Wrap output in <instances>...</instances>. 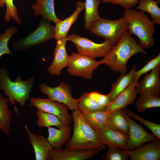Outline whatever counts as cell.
Returning a JSON list of instances; mask_svg holds the SVG:
<instances>
[{
  "label": "cell",
  "instance_id": "484cf974",
  "mask_svg": "<svg viewBox=\"0 0 160 160\" xmlns=\"http://www.w3.org/2000/svg\"><path fill=\"white\" fill-rule=\"evenodd\" d=\"M109 113L104 110L92 112H81L82 115L86 121L97 131L105 124Z\"/></svg>",
  "mask_w": 160,
  "mask_h": 160
},
{
  "label": "cell",
  "instance_id": "3957f363",
  "mask_svg": "<svg viewBox=\"0 0 160 160\" xmlns=\"http://www.w3.org/2000/svg\"><path fill=\"white\" fill-rule=\"evenodd\" d=\"M71 115L74 127L72 137L65 148L74 149H104L105 145L100 142L97 131L94 130L86 121L78 108Z\"/></svg>",
  "mask_w": 160,
  "mask_h": 160
},
{
  "label": "cell",
  "instance_id": "d590c367",
  "mask_svg": "<svg viewBox=\"0 0 160 160\" xmlns=\"http://www.w3.org/2000/svg\"><path fill=\"white\" fill-rule=\"evenodd\" d=\"M89 96L102 109H104L110 103V99L108 94H102L98 92L93 91L89 92Z\"/></svg>",
  "mask_w": 160,
  "mask_h": 160
},
{
  "label": "cell",
  "instance_id": "4316f807",
  "mask_svg": "<svg viewBox=\"0 0 160 160\" xmlns=\"http://www.w3.org/2000/svg\"><path fill=\"white\" fill-rule=\"evenodd\" d=\"M37 117V124L39 128L46 127L47 128L54 126L60 128L66 125L56 115L39 110L36 112Z\"/></svg>",
  "mask_w": 160,
  "mask_h": 160
},
{
  "label": "cell",
  "instance_id": "2e32d148",
  "mask_svg": "<svg viewBox=\"0 0 160 160\" xmlns=\"http://www.w3.org/2000/svg\"><path fill=\"white\" fill-rule=\"evenodd\" d=\"M138 80V79H135L129 85L105 107L104 110L110 113L116 109H121L126 107L128 105L133 104L138 94L136 87Z\"/></svg>",
  "mask_w": 160,
  "mask_h": 160
},
{
  "label": "cell",
  "instance_id": "44dd1931",
  "mask_svg": "<svg viewBox=\"0 0 160 160\" xmlns=\"http://www.w3.org/2000/svg\"><path fill=\"white\" fill-rule=\"evenodd\" d=\"M55 0H36L31 6L33 15L35 17L39 15L55 23L60 20L57 16L54 8Z\"/></svg>",
  "mask_w": 160,
  "mask_h": 160
},
{
  "label": "cell",
  "instance_id": "7402d4cb",
  "mask_svg": "<svg viewBox=\"0 0 160 160\" xmlns=\"http://www.w3.org/2000/svg\"><path fill=\"white\" fill-rule=\"evenodd\" d=\"M136 71V65H134L128 73L121 74L120 76L112 83L111 91L108 94L110 103L113 101L135 80V73Z\"/></svg>",
  "mask_w": 160,
  "mask_h": 160
},
{
  "label": "cell",
  "instance_id": "7a4b0ae2",
  "mask_svg": "<svg viewBox=\"0 0 160 160\" xmlns=\"http://www.w3.org/2000/svg\"><path fill=\"white\" fill-rule=\"evenodd\" d=\"M35 81L33 76L23 80L19 75L14 81H12L7 68L4 67L0 68V90L3 91V94L7 97L9 102L13 105L15 112L18 116V111L15 102L21 107L25 106L26 101L31 98L30 95Z\"/></svg>",
  "mask_w": 160,
  "mask_h": 160
},
{
  "label": "cell",
  "instance_id": "6da1fadb",
  "mask_svg": "<svg viewBox=\"0 0 160 160\" xmlns=\"http://www.w3.org/2000/svg\"><path fill=\"white\" fill-rule=\"evenodd\" d=\"M147 52L137 43L136 39L127 32L111 51L101 60L100 65L104 64L114 72L123 74L127 73V64L135 54Z\"/></svg>",
  "mask_w": 160,
  "mask_h": 160
},
{
  "label": "cell",
  "instance_id": "74e56055",
  "mask_svg": "<svg viewBox=\"0 0 160 160\" xmlns=\"http://www.w3.org/2000/svg\"><path fill=\"white\" fill-rule=\"evenodd\" d=\"M157 1L160 4V0H157Z\"/></svg>",
  "mask_w": 160,
  "mask_h": 160
},
{
  "label": "cell",
  "instance_id": "5b68a950",
  "mask_svg": "<svg viewBox=\"0 0 160 160\" xmlns=\"http://www.w3.org/2000/svg\"><path fill=\"white\" fill-rule=\"evenodd\" d=\"M89 30L92 34L108 39L115 45L128 31V23L123 16L116 20L100 17Z\"/></svg>",
  "mask_w": 160,
  "mask_h": 160
},
{
  "label": "cell",
  "instance_id": "52a82bcc",
  "mask_svg": "<svg viewBox=\"0 0 160 160\" xmlns=\"http://www.w3.org/2000/svg\"><path fill=\"white\" fill-rule=\"evenodd\" d=\"M67 38L74 44L79 53L94 59L104 57L115 46L107 39L102 43H97L76 34L69 35Z\"/></svg>",
  "mask_w": 160,
  "mask_h": 160
},
{
  "label": "cell",
  "instance_id": "f546056e",
  "mask_svg": "<svg viewBox=\"0 0 160 160\" xmlns=\"http://www.w3.org/2000/svg\"><path fill=\"white\" fill-rule=\"evenodd\" d=\"M77 108L81 112H92L103 110L89 96V93L85 92L79 98Z\"/></svg>",
  "mask_w": 160,
  "mask_h": 160
},
{
  "label": "cell",
  "instance_id": "8992f818",
  "mask_svg": "<svg viewBox=\"0 0 160 160\" xmlns=\"http://www.w3.org/2000/svg\"><path fill=\"white\" fill-rule=\"evenodd\" d=\"M49 21L41 17L37 27L25 37L13 42L12 47L17 51L21 52L54 38L55 26L52 25Z\"/></svg>",
  "mask_w": 160,
  "mask_h": 160
},
{
  "label": "cell",
  "instance_id": "ba28073f",
  "mask_svg": "<svg viewBox=\"0 0 160 160\" xmlns=\"http://www.w3.org/2000/svg\"><path fill=\"white\" fill-rule=\"evenodd\" d=\"M100 65V61L78 53L73 52L70 55L67 71L72 76L90 79L93 71Z\"/></svg>",
  "mask_w": 160,
  "mask_h": 160
},
{
  "label": "cell",
  "instance_id": "277c9868",
  "mask_svg": "<svg viewBox=\"0 0 160 160\" xmlns=\"http://www.w3.org/2000/svg\"><path fill=\"white\" fill-rule=\"evenodd\" d=\"M123 16L128 23L129 32L138 38L141 47L144 49L154 45V24L145 12L132 8L125 9Z\"/></svg>",
  "mask_w": 160,
  "mask_h": 160
},
{
  "label": "cell",
  "instance_id": "d4e9b609",
  "mask_svg": "<svg viewBox=\"0 0 160 160\" xmlns=\"http://www.w3.org/2000/svg\"><path fill=\"white\" fill-rule=\"evenodd\" d=\"M105 124L112 128L128 135V122L121 109H116L110 113Z\"/></svg>",
  "mask_w": 160,
  "mask_h": 160
},
{
  "label": "cell",
  "instance_id": "e575fe53",
  "mask_svg": "<svg viewBox=\"0 0 160 160\" xmlns=\"http://www.w3.org/2000/svg\"><path fill=\"white\" fill-rule=\"evenodd\" d=\"M159 64L160 53L154 58L148 61L147 63L142 68L137 71H136L135 73V79H139L141 76L152 70Z\"/></svg>",
  "mask_w": 160,
  "mask_h": 160
},
{
  "label": "cell",
  "instance_id": "cb8c5ba5",
  "mask_svg": "<svg viewBox=\"0 0 160 160\" xmlns=\"http://www.w3.org/2000/svg\"><path fill=\"white\" fill-rule=\"evenodd\" d=\"M9 102L8 98L4 97L0 92V130L7 135L10 134L12 120Z\"/></svg>",
  "mask_w": 160,
  "mask_h": 160
},
{
  "label": "cell",
  "instance_id": "1f68e13d",
  "mask_svg": "<svg viewBox=\"0 0 160 160\" xmlns=\"http://www.w3.org/2000/svg\"><path fill=\"white\" fill-rule=\"evenodd\" d=\"M6 6L4 20L9 23L11 19L15 21L17 23L20 25L22 24V20L19 17L17 8L14 3V0H0V7H4Z\"/></svg>",
  "mask_w": 160,
  "mask_h": 160
},
{
  "label": "cell",
  "instance_id": "9a60e30c",
  "mask_svg": "<svg viewBox=\"0 0 160 160\" xmlns=\"http://www.w3.org/2000/svg\"><path fill=\"white\" fill-rule=\"evenodd\" d=\"M160 64L146 73L143 78L138 82L136 87L138 94H151L159 96L160 93Z\"/></svg>",
  "mask_w": 160,
  "mask_h": 160
},
{
  "label": "cell",
  "instance_id": "ac0fdd59",
  "mask_svg": "<svg viewBox=\"0 0 160 160\" xmlns=\"http://www.w3.org/2000/svg\"><path fill=\"white\" fill-rule=\"evenodd\" d=\"M24 128L35 153L36 160H49V153L52 149L44 137L31 131L27 125Z\"/></svg>",
  "mask_w": 160,
  "mask_h": 160
},
{
  "label": "cell",
  "instance_id": "ffe728a7",
  "mask_svg": "<svg viewBox=\"0 0 160 160\" xmlns=\"http://www.w3.org/2000/svg\"><path fill=\"white\" fill-rule=\"evenodd\" d=\"M48 136L47 140L53 149H61L69 138L72 131L70 125H66L60 128L51 127H48Z\"/></svg>",
  "mask_w": 160,
  "mask_h": 160
},
{
  "label": "cell",
  "instance_id": "9c48e42d",
  "mask_svg": "<svg viewBox=\"0 0 160 160\" xmlns=\"http://www.w3.org/2000/svg\"><path fill=\"white\" fill-rule=\"evenodd\" d=\"M39 88L41 92L47 95L48 98L65 105L72 112L77 108L79 98L73 97L71 87L66 83L63 82L55 87L42 83Z\"/></svg>",
  "mask_w": 160,
  "mask_h": 160
},
{
  "label": "cell",
  "instance_id": "d6986e66",
  "mask_svg": "<svg viewBox=\"0 0 160 160\" xmlns=\"http://www.w3.org/2000/svg\"><path fill=\"white\" fill-rule=\"evenodd\" d=\"M84 9V2L80 1L76 3V9L69 17L55 23V39L57 40L67 37L72 25L76 21L80 13Z\"/></svg>",
  "mask_w": 160,
  "mask_h": 160
},
{
  "label": "cell",
  "instance_id": "836d02e7",
  "mask_svg": "<svg viewBox=\"0 0 160 160\" xmlns=\"http://www.w3.org/2000/svg\"><path fill=\"white\" fill-rule=\"evenodd\" d=\"M129 156L125 150L112 147H109L105 157V160H127Z\"/></svg>",
  "mask_w": 160,
  "mask_h": 160
},
{
  "label": "cell",
  "instance_id": "83f0119b",
  "mask_svg": "<svg viewBox=\"0 0 160 160\" xmlns=\"http://www.w3.org/2000/svg\"><path fill=\"white\" fill-rule=\"evenodd\" d=\"M138 5L136 9L143 12L148 13L154 24H160V8L158 6L159 4L154 0H139Z\"/></svg>",
  "mask_w": 160,
  "mask_h": 160
},
{
  "label": "cell",
  "instance_id": "4fadbf2b",
  "mask_svg": "<svg viewBox=\"0 0 160 160\" xmlns=\"http://www.w3.org/2000/svg\"><path fill=\"white\" fill-rule=\"evenodd\" d=\"M67 41V37L57 40L54 51L53 59L47 70L50 74L59 76L63 69L67 67L70 55L66 49Z\"/></svg>",
  "mask_w": 160,
  "mask_h": 160
},
{
  "label": "cell",
  "instance_id": "d6a6232c",
  "mask_svg": "<svg viewBox=\"0 0 160 160\" xmlns=\"http://www.w3.org/2000/svg\"><path fill=\"white\" fill-rule=\"evenodd\" d=\"M130 117L136 119L148 128L158 139H160V125L145 119L128 109L126 107L122 108Z\"/></svg>",
  "mask_w": 160,
  "mask_h": 160
},
{
  "label": "cell",
  "instance_id": "7c38bea8",
  "mask_svg": "<svg viewBox=\"0 0 160 160\" xmlns=\"http://www.w3.org/2000/svg\"><path fill=\"white\" fill-rule=\"evenodd\" d=\"M100 143L109 147L125 150L127 144L128 135L105 124L97 131Z\"/></svg>",
  "mask_w": 160,
  "mask_h": 160
},
{
  "label": "cell",
  "instance_id": "8d00e7d4",
  "mask_svg": "<svg viewBox=\"0 0 160 160\" xmlns=\"http://www.w3.org/2000/svg\"><path fill=\"white\" fill-rule=\"evenodd\" d=\"M139 0H102L103 4L111 3L113 5L118 4L125 9L132 8L138 3Z\"/></svg>",
  "mask_w": 160,
  "mask_h": 160
},
{
  "label": "cell",
  "instance_id": "4dcf8cb0",
  "mask_svg": "<svg viewBox=\"0 0 160 160\" xmlns=\"http://www.w3.org/2000/svg\"><path fill=\"white\" fill-rule=\"evenodd\" d=\"M18 30L16 27H10L6 29L4 33L0 34V57L4 54L12 55L8 47V43Z\"/></svg>",
  "mask_w": 160,
  "mask_h": 160
},
{
  "label": "cell",
  "instance_id": "30bf717a",
  "mask_svg": "<svg viewBox=\"0 0 160 160\" xmlns=\"http://www.w3.org/2000/svg\"><path fill=\"white\" fill-rule=\"evenodd\" d=\"M30 100V107H35L38 110L54 114L66 124L70 125L72 123L71 115L68 113V108L65 105L48 98L32 97Z\"/></svg>",
  "mask_w": 160,
  "mask_h": 160
},
{
  "label": "cell",
  "instance_id": "8fae6325",
  "mask_svg": "<svg viewBox=\"0 0 160 160\" xmlns=\"http://www.w3.org/2000/svg\"><path fill=\"white\" fill-rule=\"evenodd\" d=\"M121 111L127 119L128 126V141L126 148L124 150H132L140 147L146 143L159 140L133 121L123 109H121Z\"/></svg>",
  "mask_w": 160,
  "mask_h": 160
},
{
  "label": "cell",
  "instance_id": "5bb4252c",
  "mask_svg": "<svg viewBox=\"0 0 160 160\" xmlns=\"http://www.w3.org/2000/svg\"><path fill=\"white\" fill-rule=\"evenodd\" d=\"M97 149H52L49 160H85L89 159L99 153Z\"/></svg>",
  "mask_w": 160,
  "mask_h": 160
},
{
  "label": "cell",
  "instance_id": "f1b7e54d",
  "mask_svg": "<svg viewBox=\"0 0 160 160\" xmlns=\"http://www.w3.org/2000/svg\"><path fill=\"white\" fill-rule=\"evenodd\" d=\"M140 95L136 103L138 112L142 113L149 108L160 107V97L159 96L151 94Z\"/></svg>",
  "mask_w": 160,
  "mask_h": 160
},
{
  "label": "cell",
  "instance_id": "e0dca14e",
  "mask_svg": "<svg viewBox=\"0 0 160 160\" xmlns=\"http://www.w3.org/2000/svg\"><path fill=\"white\" fill-rule=\"evenodd\" d=\"M125 150L131 160H159L160 141L159 140L151 141L136 148Z\"/></svg>",
  "mask_w": 160,
  "mask_h": 160
},
{
  "label": "cell",
  "instance_id": "603a6c76",
  "mask_svg": "<svg viewBox=\"0 0 160 160\" xmlns=\"http://www.w3.org/2000/svg\"><path fill=\"white\" fill-rule=\"evenodd\" d=\"M100 0H85L84 2V29L89 30L92 24L101 17L98 8Z\"/></svg>",
  "mask_w": 160,
  "mask_h": 160
}]
</instances>
